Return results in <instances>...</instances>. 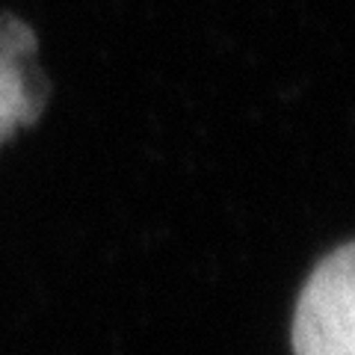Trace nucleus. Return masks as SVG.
<instances>
[{"instance_id":"nucleus-1","label":"nucleus","mask_w":355,"mask_h":355,"mask_svg":"<svg viewBox=\"0 0 355 355\" xmlns=\"http://www.w3.org/2000/svg\"><path fill=\"white\" fill-rule=\"evenodd\" d=\"M296 355H355V243L311 272L293 320Z\"/></svg>"},{"instance_id":"nucleus-2","label":"nucleus","mask_w":355,"mask_h":355,"mask_svg":"<svg viewBox=\"0 0 355 355\" xmlns=\"http://www.w3.org/2000/svg\"><path fill=\"white\" fill-rule=\"evenodd\" d=\"M48 101V80L36 65V36L12 15H0V142L33 125Z\"/></svg>"}]
</instances>
